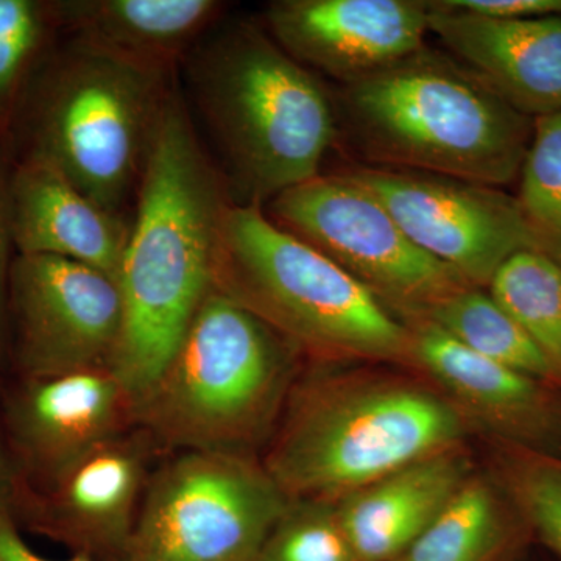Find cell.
<instances>
[{
	"label": "cell",
	"instance_id": "obj_1",
	"mask_svg": "<svg viewBox=\"0 0 561 561\" xmlns=\"http://www.w3.org/2000/svg\"><path fill=\"white\" fill-rule=\"evenodd\" d=\"M230 205L186 106L172 91L140 176L117 276L124 323L111 370L136 402L160 376L213 287Z\"/></svg>",
	"mask_w": 561,
	"mask_h": 561
},
{
	"label": "cell",
	"instance_id": "obj_2",
	"mask_svg": "<svg viewBox=\"0 0 561 561\" xmlns=\"http://www.w3.org/2000/svg\"><path fill=\"white\" fill-rule=\"evenodd\" d=\"M471 431L442 391L382 373L294 382L262 463L289 500L339 501Z\"/></svg>",
	"mask_w": 561,
	"mask_h": 561
},
{
	"label": "cell",
	"instance_id": "obj_3",
	"mask_svg": "<svg viewBox=\"0 0 561 561\" xmlns=\"http://www.w3.org/2000/svg\"><path fill=\"white\" fill-rule=\"evenodd\" d=\"M187 73L232 205L262 208L320 175L337 135L334 105L271 33L227 25L191 51Z\"/></svg>",
	"mask_w": 561,
	"mask_h": 561
},
{
	"label": "cell",
	"instance_id": "obj_4",
	"mask_svg": "<svg viewBox=\"0 0 561 561\" xmlns=\"http://www.w3.org/2000/svg\"><path fill=\"white\" fill-rule=\"evenodd\" d=\"M342 105L373 165L490 187L519 175L534 135L481 77L426 47L345 84Z\"/></svg>",
	"mask_w": 561,
	"mask_h": 561
},
{
	"label": "cell",
	"instance_id": "obj_5",
	"mask_svg": "<svg viewBox=\"0 0 561 561\" xmlns=\"http://www.w3.org/2000/svg\"><path fill=\"white\" fill-rule=\"evenodd\" d=\"M300 351L210 287L171 359L136 402L161 451L250 454L271 438Z\"/></svg>",
	"mask_w": 561,
	"mask_h": 561
},
{
	"label": "cell",
	"instance_id": "obj_6",
	"mask_svg": "<svg viewBox=\"0 0 561 561\" xmlns=\"http://www.w3.org/2000/svg\"><path fill=\"white\" fill-rule=\"evenodd\" d=\"M213 287L256 313L300 354L415 368L411 328L260 206H228Z\"/></svg>",
	"mask_w": 561,
	"mask_h": 561
},
{
	"label": "cell",
	"instance_id": "obj_7",
	"mask_svg": "<svg viewBox=\"0 0 561 561\" xmlns=\"http://www.w3.org/2000/svg\"><path fill=\"white\" fill-rule=\"evenodd\" d=\"M168 68L76 38L36 87L32 153L121 217L172 90Z\"/></svg>",
	"mask_w": 561,
	"mask_h": 561
},
{
	"label": "cell",
	"instance_id": "obj_8",
	"mask_svg": "<svg viewBox=\"0 0 561 561\" xmlns=\"http://www.w3.org/2000/svg\"><path fill=\"white\" fill-rule=\"evenodd\" d=\"M289 501L251 454L175 453L151 472L127 561H254Z\"/></svg>",
	"mask_w": 561,
	"mask_h": 561
},
{
	"label": "cell",
	"instance_id": "obj_9",
	"mask_svg": "<svg viewBox=\"0 0 561 561\" xmlns=\"http://www.w3.org/2000/svg\"><path fill=\"white\" fill-rule=\"evenodd\" d=\"M267 216L343 268L405 324L470 284L408 238L345 173L317 175L268 203ZM472 287V286H471Z\"/></svg>",
	"mask_w": 561,
	"mask_h": 561
},
{
	"label": "cell",
	"instance_id": "obj_10",
	"mask_svg": "<svg viewBox=\"0 0 561 561\" xmlns=\"http://www.w3.org/2000/svg\"><path fill=\"white\" fill-rule=\"evenodd\" d=\"M345 175L370 191L416 247L472 287L486 289L502 262L531 250L516 198L497 187L378 165Z\"/></svg>",
	"mask_w": 561,
	"mask_h": 561
},
{
	"label": "cell",
	"instance_id": "obj_11",
	"mask_svg": "<svg viewBox=\"0 0 561 561\" xmlns=\"http://www.w3.org/2000/svg\"><path fill=\"white\" fill-rule=\"evenodd\" d=\"M161 453L140 426L95 446L47 481L18 482L13 516L72 556L127 561L144 494Z\"/></svg>",
	"mask_w": 561,
	"mask_h": 561
},
{
	"label": "cell",
	"instance_id": "obj_12",
	"mask_svg": "<svg viewBox=\"0 0 561 561\" xmlns=\"http://www.w3.org/2000/svg\"><path fill=\"white\" fill-rule=\"evenodd\" d=\"M9 295L21 378L111 368L124 323L116 279L65 257L18 254Z\"/></svg>",
	"mask_w": 561,
	"mask_h": 561
},
{
	"label": "cell",
	"instance_id": "obj_13",
	"mask_svg": "<svg viewBox=\"0 0 561 561\" xmlns=\"http://www.w3.org/2000/svg\"><path fill=\"white\" fill-rule=\"evenodd\" d=\"M0 405L22 483L47 481L136 426L135 398L111 368L21 378Z\"/></svg>",
	"mask_w": 561,
	"mask_h": 561
},
{
	"label": "cell",
	"instance_id": "obj_14",
	"mask_svg": "<svg viewBox=\"0 0 561 561\" xmlns=\"http://www.w3.org/2000/svg\"><path fill=\"white\" fill-rule=\"evenodd\" d=\"M413 364L496 445L561 457V389L486 359L423 319L408 324Z\"/></svg>",
	"mask_w": 561,
	"mask_h": 561
},
{
	"label": "cell",
	"instance_id": "obj_15",
	"mask_svg": "<svg viewBox=\"0 0 561 561\" xmlns=\"http://www.w3.org/2000/svg\"><path fill=\"white\" fill-rule=\"evenodd\" d=\"M265 24L305 68L348 84L424 49L430 9L423 0H278Z\"/></svg>",
	"mask_w": 561,
	"mask_h": 561
},
{
	"label": "cell",
	"instance_id": "obj_16",
	"mask_svg": "<svg viewBox=\"0 0 561 561\" xmlns=\"http://www.w3.org/2000/svg\"><path fill=\"white\" fill-rule=\"evenodd\" d=\"M430 32L508 105L535 119L561 111V16L500 20L426 2Z\"/></svg>",
	"mask_w": 561,
	"mask_h": 561
},
{
	"label": "cell",
	"instance_id": "obj_17",
	"mask_svg": "<svg viewBox=\"0 0 561 561\" xmlns=\"http://www.w3.org/2000/svg\"><path fill=\"white\" fill-rule=\"evenodd\" d=\"M9 201L18 253L81 262L117 280L130 228L60 172L27 158L9 181Z\"/></svg>",
	"mask_w": 561,
	"mask_h": 561
},
{
	"label": "cell",
	"instance_id": "obj_18",
	"mask_svg": "<svg viewBox=\"0 0 561 561\" xmlns=\"http://www.w3.org/2000/svg\"><path fill=\"white\" fill-rule=\"evenodd\" d=\"M474 472L463 446L424 457L337 501L357 561H394Z\"/></svg>",
	"mask_w": 561,
	"mask_h": 561
},
{
	"label": "cell",
	"instance_id": "obj_19",
	"mask_svg": "<svg viewBox=\"0 0 561 561\" xmlns=\"http://www.w3.org/2000/svg\"><path fill=\"white\" fill-rule=\"evenodd\" d=\"M76 38L150 65L171 68L219 20L214 0H73L54 7Z\"/></svg>",
	"mask_w": 561,
	"mask_h": 561
},
{
	"label": "cell",
	"instance_id": "obj_20",
	"mask_svg": "<svg viewBox=\"0 0 561 561\" xmlns=\"http://www.w3.org/2000/svg\"><path fill=\"white\" fill-rule=\"evenodd\" d=\"M530 531L497 479L472 474L394 561H513Z\"/></svg>",
	"mask_w": 561,
	"mask_h": 561
},
{
	"label": "cell",
	"instance_id": "obj_21",
	"mask_svg": "<svg viewBox=\"0 0 561 561\" xmlns=\"http://www.w3.org/2000/svg\"><path fill=\"white\" fill-rule=\"evenodd\" d=\"M443 331L486 359L561 389L559 371L523 328L479 287H465L427 316Z\"/></svg>",
	"mask_w": 561,
	"mask_h": 561
},
{
	"label": "cell",
	"instance_id": "obj_22",
	"mask_svg": "<svg viewBox=\"0 0 561 561\" xmlns=\"http://www.w3.org/2000/svg\"><path fill=\"white\" fill-rule=\"evenodd\" d=\"M489 294L551 362L561 378V268L535 250L502 262Z\"/></svg>",
	"mask_w": 561,
	"mask_h": 561
},
{
	"label": "cell",
	"instance_id": "obj_23",
	"mask_svg": "<svg viewBox=\"0 0 561 561\" xmlns=\"http://www.w3.org/2000/svg\"><path fill=\"white\" fill-rule=\"evenodd\" d=\"M515 198L531 250L561 268V111L535 119Z\"/></svg>",
	"mask_w": 561,
	"mask_h": 561
},
{
	"label": "cell",
	"instance_id": "obj_24",
	"mask_svg": "<svg viewBox=\"0 0 561 561\" xmlns=\"http://www.w3.org/2000/svg\"><path fill=\"white\" fill-rule=\"evenodd\" d=\"M494 478L522 515L530 537L561 560V457L497 445Z\"/></svg>",
	"mask_w": 561,
	"mask_h": 561
},
{
	"label": "cell",
	"instance_id": "obj_25",
	"mask_svg": "<svg viewBox=\"0 0 561 561\" xmlns=\"http://www.w3.org/2000/svg\"><path fill=\"white\" fill-rule=\"evenodd\" d=\"M254 561H357L337 501L290 500Z\"/></svg>",
	"mask_w": 561,
	"mask_h": 561
},
{
	"label": "cell",
	"instance_id": "obj_26",
	"mask_svg": "<svg viewBox=\"0 0 561 561\" xmlns=\"http://www.w3.org/2000/svg\"><path fill=\"white\" fill-rule=\"evenodd\" d=\"M43 9L31 0H0V99L9 95L38 46Z\"/></svg>",
	"mask_w": 561,
	"mask_h": 561
},
{
	"label": "cell",
	"instance_id": "obj_27",
	"mask_svg": "<svg viewBox=\"0 0 561 561\" xmlns=\"http://www.w3.org/2000/svg\"><path fill=\"white\" fill-rule=\"evenodd\" d=\"M445 9L500 20L561 16V0H437Z\"/></svg>",
	"mask_w": 561,
	"mask_h": 561
},
{
	"label": "cell",
	"instance_id": "obj_28",
	"mask_svg": "<svg viewBox=\"0 0 561 561\" xmlns=\"http://www.w3.org/2000/svg\"><path fill=\"white\" fill-rule=\"evenodd\" d=\"M0 561H95L72 556L68 560H49L33 551L21 537L13 513L0 512Z\"/></svg>",
	"mask_w": 561,
	"mask_h": 561
},
{
	"label": "cell",
	"instance_id": "obj_29",
	"mask_svg": "<svg viewBox=\"0 0 561 561\" xmlns=\"http://www.w3.org/2000/svg\"><path fill=\"white\" fill-rule=\"evenodd\" d=\"M10 201H9V181L3 179L0 171V320H2L3 306L9 295L10 276Z\"/></svg>",
	"mask_w": 561,
	"mask_h": 561
},
{
	"label": "cell",
	"instance_id": "obj_30",
	"mask_svg": "<svg viewBox=\"0 0 561 561\" xmlns=\"http://www.w3.org/2000/svg\"><path fill=\"white\" fill-rule=\"evenodd\" d=\"M0 400H2V393H0ZM18 481L20 478H18L9 440H7L5 430H3L2 405H0V512L13 513Z\"/></svg>",
	"mask_w": 561,
	"mask_h": 561
}]
</instances>
